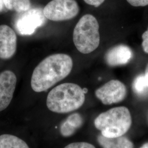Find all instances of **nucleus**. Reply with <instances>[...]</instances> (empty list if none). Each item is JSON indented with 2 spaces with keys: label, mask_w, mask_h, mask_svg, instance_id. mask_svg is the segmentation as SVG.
Segmentation results:
<instances>
[{
  "label": "nucleus",
  "mask_w": 148,
  "mask_h": 148,
  "mask_svg": "<svg viewBox=\"0 0 148 148\" xmlns=\"http://www.w3.org/2000/svg\"><path fill=\"white\" fill-rule=\"evenodd\" d=\"M73 59L68 54H54L44 59L34 70L32 89L36 92L46 91L65 79L71 71Z\"/></svg>",
  "instance_id": "1"
},
{
  "label": "nucleus",
  "mask_w": 148,
  "mask_h": 148,
  "mask_svg": "<svg viewBox=\"0 0 148 148\" xmlns=\"http://www.w3.org/2000/svg\"><path fill=\"white\" fill-rule=\"evenodd\" d=\"M85 101V91L80 86L73 83H64L49 92L46 104L49 110L64 114L79 109Z\"/></svg>",
  "instance_id": "2"
},
{
  "label": "nucleus",
  "mask_w": 148,
  "mask_h": 148,
  "mask_svg": "<svg viewBox=\"0 0 148 148\" xmlns=\"http://www.w3.org/2000/svg\"><path fill=\"white\" fill-rule=\"evenodd\" d=\"M132 122V117L128 109L125 106H119L101 113L96 117L94 124L103 136L115 138L126 134L131 126Z\"/></svg>",
  "instance_id": "3"
},
{
  "label": "nucleus",
  "mask_w": 148,
  "mask_h": 148,
  "mask_svg": "<svg viewBox=\"0 0 148 148\" xmlns=\"http://www.w3.org/2000/svg\"><path fill=\"white\" fill-rule=\"evenodd\" d=\"M99 25L95 17L91 14L82 16L75 27L73 41L76 48L83 54L91 53L100 43Z\"/></svg>",
  "instance_id": "4"
},
{
  "label": "nucleus",
  "mask_w": 148,
  "mask_h": 148,
  "mask_svg": "<svg viewBox=\"0 0 148 148\" xmlns=\"http://www.w3.org/2000/svg\"><path fill=\"white\" fill-rule=\"evenodd\" d=\"M48 20L54 21L71 19L79 13V5L75 0H52L43 10Z\"/></svg>",
  "instance_id": "5"
},
{
  "label": "nucleus",
  "mask_w": 148,
  "mask_h": 148,
  "mask_svg": "<svg viewBox=\"0 0 148 148\" xmlns=\"http://www.w3.org/2000/svg\"><path fill=\"white\" fill-rule=\"evenodd\" d=\"M21 13L16 19L15 27L22 35L33 34L37 28L43 26L46 21L41 8H32Z\"/></svg>",
  "instance_id": "6"
},
{
  "label": "nucleus",
  "mask_w": 148,
  "mask_h": 148,
  "mask_svg": "<svg viewBox=\"0 0 148 148\" xmlns=\"http://www.w3.org/2000/svg\"><path fill=\"white\" fill-rule=\"evenodd\" d=\"M95 95L103 104L111 105L125 99L127 95V88L120 81L112 79L96 90Z\"/></svg>",
  "instance_id": "7"
},
{
  "label": "nucleus",
  "mask_w": 148,
  "mask_h": 148,
  "mask_svg": "<svg viewBox=\"0 0 148 148\" xmlns=\"http://www.w3.org/2000/svg\"><path fill=\"white\" fill-rule=\"evenodd\" d=\"M16 85V77L10 70L0 73V111L5 109L13 97Z\"/></svg>",
  "instance_id": "8"
},
{
  "label": "nucleus",
  "mask_w": 148,
  "mask_h": 148,
  "mask_svg": "<svg viewBox=\"0 0 148 148\" xmlns=\"http://www.w3.org/2000/svg\"><path fill=\"white\" fill-rule=\"evenodd\" d=\"M17 37L16 32L7 25H0V59H11L16 53Z\"/></svg>",
  "instance_id": "9"
},
{
  "label": "nucleus",
  "mask_w": 148,
  "mask_h": 148,
  "mask_svg": "<svg viewBox=\"0 0 148 148\" xmlns=\"http://www.w3.org/2000/svg\"><path fill=\"white\" fill-rule=\"evenodd\" d=\"M132 57L133 52L130 48L125 45H119L108 51L105 59L109 66H116L126 64Z\"/></svg>",
  "instance_id": "10"
},
{
  "label": "nucleus",
  "mask_w": 148,
  "mask_h": 148,
  "mask_svg": "<svg viewBox=\"0 0 148 148\" xmlns=\"http://www.w3.org/2000/svg\"><path fill=\"white\" fill-rule=\"evenodd\" d=\"M84 119L78 113H74L68 117L60 125V132L64 137H69L82 126Z\"/></svg>",
  "instance_id": "11"
},
{
  "label": "nucleus",
  "mask_w": 148,
  "mask_h": 148,
  "mask_svg": "<svg viewBox=\"0 0 148 148\" xmlns=\"http://www.w3.org/2000/svg\"><path fill=\"white\" fill-rule=\"evenodd\" d=\"M97 141L102 148H134L133 143L123 136L107 138L101 134L98 136Z\"/></svg>",
  "instance_id": "12"
},
{
  "label": "nucleus",
  "mask_w": 148,
  "mask_h": 148,
  "mask_svg": "<svg viewBox=\"0 0 148 148\" xmlns=\"http://www.w3.org/2000/svg\"><path fill=\"white\" fill-rule=\"evenodd\" d=\"M0 148H29L21 138L11 134L0 136Z\"/></svg>",
  "instance_id": "13"
},
{
  "label": "nucleus",
  "mask_w": 148,
  "mask_h": 148,
  "mask_svg": "<svg viewBox=\"0 0 148 148\" xmlns=\"http://www.w3.org/2000/svg\"><path fill=\"white\" fill-rule=\"evenodd\" d=\"M3 2L7 9L19 13L28 11L32 6L30 0H3Z\"/></svg>",
  "instance_id": "14"
},
{
  "label": "nucleus",
  "mask_w": 148,
  "mask_h": 148,
  "mask_svg": "<svg viewBox=\"0 0 148 148\" xmlns=\"http://www.w3.org/2000/svg\"><path fill=\"white\" fill-rule=\"evenodd\" d=\"M133 90L139 95H145L148 90V87L144 74L138 75L134 79L132 84Z\"/></svg>",
  "instance_id": "15"
},
{
  "label": "nucleus",
  "mask_w": 148,
  "mask_h": 148,
  "mask_svg": "<svg viewBox=\"0 0 148 148\" xmlns=\"http://www.w3.org/2000/svg\"><path fill=\"white\" fill-rule=\"evenodd\" d=\"M64 148H95L94 145L86 142H76L69 144Z\"/></svg>",
  "instance_id": "16"
},
{
  "label": "nucleus",
  "mask_w": 148,
  "mask_h": 148,
  "mask_svg": "<svg viewBox=\"0 0 148 148\" xmlns=\"http://www.w3.org/2000/svg\"><path fill=\"white\" fill-rule=\"evenodd\" d=\"M127 1L134 7H144L148 5V0H127Z\"/></svg>",
  "instance_id": "17"
},
{
  "label": "nucleus",
  "mask_w": 148,
  "mask_h": 148,
  "mask_svg": "<svg viewBox=\"0 0 148 148\" xmlns=\"http://www.w3.org/2000/svg\"><path fill=\"white\" fill-rule=\"evenodd\" d=\"M142 47L145 53L148 54V28L146 32H144L142 35Z\"/></svg>",
  "instance_id": "18"
},
{
  "label": "nucleus",
  "mask_w": 148,
  "mask_h": 148,
  "mask_svg": "<svg viewBox=\"0 0 148 148\" xmlns=\"http://www.w3.org/2000/svg\"><path fill=\"white\" fill-rule=\"evenodd\" d=\"M85 2L89 5H93L95 7H98L105 1V0H84Z\"/></svg>",
  "instance_id": "19"
},
{
  "label": "nucleus",
  "mask_w": 148,
  "mask_h": 148,
  "mask_svg": "<svg viewBox=\"0 0 148 148\" xmlns=\"http://www.w3.org/2000/svg\"><path fill=\"white\" fill-rule=\"evenodd\" d=\"M144 75H145V79H146V81H147V83L148 87V65H147L146 69H145V70Z\"/></svg>",
  "instance_id": "20"
},
{
  "label": "nucleus",
  "mask_w": 148,
  "mask_h": 148,
  "mask_svg": "<svg viewBox=\"0 0 148 148\" xmlns=\"http://www.w3.org/2000/svg\"><path fill=\"white\" fill-rule=\"evenodd\" d=\"M4 6L5 5H4L3 0H0V12H2L3 10Z\"/></svg>",
  "instance_id": "21"
},
{
  "label": "nucleus",
  "mask_w": 148,
  "mask_h": 148,
  "mask_svg": "<svg viewBox=\"0 0 148 148\" xmlns=\"http://www.w3.org/2000/svg\"><path fill=\"white\" fill-rule=\"evenodd\" d=\"M140 148H148V142L144 144Z\"/></svg>",
  "instance_id": "22"
}]
</instances>
